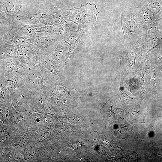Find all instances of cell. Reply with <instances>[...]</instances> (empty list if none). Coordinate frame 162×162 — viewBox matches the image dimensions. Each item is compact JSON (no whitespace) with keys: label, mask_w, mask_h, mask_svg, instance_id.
I'll return each instance as SVG.
<instances>
[{"label":"cell","mask_w":162,"mask_h":162,"mask_svg":"<svg viewBox=\"0 0 162 162\" xmlns=\"http://www.w3.org/2000/svg\"><path fill=\"white\" fill-rule=\"evenodd\" d=\"M79 8L74 7L71 9H67L70 21L78 26L79 29H91L96 20L99 13L94 4H81Z\"/></svg>","instance_id":"6da1fadb"},{"label":"cell","mask_w":162,"mask_h":162,"mask_svg":"<svg viewBox=\"0 0 162 162\" xmlns=\"http://www.w3.org/2000/svg\"><path fill=\"white\" fill-rule=\"evenodd\" d=\"M42 72L46 83L50 87L61 83V70L51 58L42 52Z\"/></svg>","instance_id":"7a4b0ae2"},{"label":"cell","mask_w":162,"mask_h":162,"mask_svg":"<svg viewBox=\"0 0 162 162\" xmlns=\"http://www.w3.org/2000/svg\"><path fill=\"white\" fill-rule=\"evenodd\" d=\"M9 24V28L3 34L1 40L15 46L26 44H33L32 38L22 33L16 20H14Z\"/></svg>","instance_id":"3957f363"},{"label":"cell","mask_w":162,"mask_h":162,"mask_svg":"<svg viewBox=\"0 0 162 162\" xmlns=\"http://www.w3.org/2000/svg\"><path fill=\"white\" fill-rule=\"evenodd\" d=\"M30 68L28 73L23 79L28 89L41 93L50 88L44 78L42 69Z\"/></svg>","instance_id":"277c9868"},{"label":"cell","mask_w":162,"mask_h":162,"mask_svg":"<svg viewBox=\"0 0 162 162\" xmlns=\"http://www.w3.org/2000/svg\"><path fill=\"white\" fill-rule=\"evenodd\" d=\"M0 66L4 72L11 73L23 80L30 69L29 67L21 62L16 56L0 60Z\"/></svg>","instance_id":"5b68a950"},{"label":"cell","mask_w":162,"mask_h":162,"mask_svg":"<svg viewBox=\"0 0 162 162\" xmlns=\"http://www.w3.org/2000/svg\"><path fill=\"white\" fill-rule=\"evenodd\" d=\"M45 13V8L32 6L22 14L15 16L14 20L27 25H40L41 20Z\"/></svg>","instance_id":"8992f818"},{"label":"cell","mask_w":162,"mask_h":162,"mask_svg":"<svg viewBox=\"0 0 162 162\" xmlns=\"http://www.w3.org/2000/svg\"><path fill=\"white\" fill-rule=\"evenodd\" d=\"M68 46L66 42L61 38L56 41L52 45L41 52L53 60L62 62L67 56Z\"/></svg>","instance_id":"52a82bcc"},{"label":"cell","mask_w":162,"mask_h":162,"mask_svg":"<svg viewBox=\"0 0 162 162\" xmlns=\"http://www.w3.org/2000/svg\"><path fill=\"white\" fill-rule=\"evenodd\" d=\"M2 82L7 88L13 97L22 93L27 87L23 80L9 72L4 71Z\"/></svg>","instance_id":"ba28073f"},{"label":"cell","mask_w":162,"mask_h":162,"mask_svg":"<svg viewBox=\"0 0 162 162\" xmlns=\"http://www.w3.org/2000/svg\"><path fill=\"white\" fill-rule=\"evenodd\" d=\"M31 6L26 0H0V7L14 16L22 14Z\"/></svg>","instance_id":"9c48e42d"},{"label":"cell","mask_w":162,"mask_h":162,"mask_svg":"<svg viewBox=\"0 0 162 162\" xmlns=\"http://www.w3.org/2000/svg\"><path fill=\"white\" fill-rule=\"evenodd\" d=\"M62 33L36 36L32 38L33 44L42 52L52 45L58 40L61 38Z\"/></svg>","instance_id":"30bf717a"},{"label":"cell","mask_w":162,"mask_h":162,"mask_svg":"<svg viewBox=\"0 0 162 162\" xmlns=\"http://www.w3.org/2000/svg\"><path fill=\"white\" fill-rule=\"evenodd\" d=\"M16 56L17 58L39 55L42 52L39 49L32 44H26L17 46Z\"/></svg>","instance_id":"8fae6325"},{"label":"cell","mask_w":162,"mask_h":162,"mask_svg":"<svg viewBox=\"0 0 162 162\" xmlns=\"http://www.w3.org/2000/svg\"><path fill=\"white\" fill-rule=\"evenodd\" d=\"M17 46L0 40V60L16 56Z\"/></svg>","instance_id":"7c38bea8"},{"label":"cell","mask_w":162,"mask_h":162,"mask_svg":"<svg viewBox=\"0 0 162 162\" xmlns=\"http://www.w3.org/2000/svg\"><path fill=\"white\" fill-rule=\"evenodd\" d=\"M161 68H162V66H161Z\"/></svg>","instance_id":"4fadbf2b"}]
</instances>
